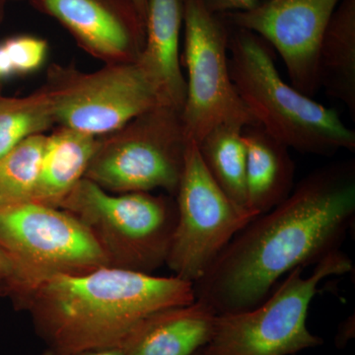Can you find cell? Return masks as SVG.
<instances>
[{
  "label": "cell",
  "mask_w": 355,
  "mask_h": 355,
  "mask_svg": "<svg viewBox=\"0 0 355 355\" xmlns=\"http://www.w3.org/2000/svg\"><path fill=\"white\" fill-rule=\"evenodd\" d=\"M354 218V160L318 168L231 240L193 284L196 299L217 314L256 307L282 277L340 251Z\"/></svg>",
  "instance_id": "1"
},
{
  "label": "cell",
  "mask_w": 355,
  "mask_h": 355,
  "mask_svg": "<svg viewBox=\"0 0 355 355\" xmlns=\"http://www.w3.org/2000/svg\"><path fill=\"white\" fill-rule=\"evenodd\" d=\"M195 300L193 284L175 275L102 266L46 280L13 302L50 349L81 350L121 347L144 318Z\"/></svg>",
  "instance_id": "2"
},
{
  "label": "cell",
  "mask_w": 355,
  "mask_h": 355,
  "mask_svg": "<svg viewBox=\"0 0 355 355\" xmlns=\"http://www.w3.org/2000/svg\"><path fill=\"white\" fill-rule=\"evenodd\" d=\"M268 46L245 30L229 36L231 79L257 123L299 153L331 155L342 149L354 151V130L335 110L284 81Z\"/></svg>",
  "instance_id": "3"
},
{
  "label": "cell",
  "mask_w": 355,
  "mask_h": 355,
  "mask_svg": "<svg viewBox=\"0 0 355 355\" xmlns=\"http://www.w3.org/2000/svg\"><path fill=\"white\" fill-rule=\"evenodd\" d=\"M57 207L87 229L108 266L153 275L166 265L177 220L169 198L147 191L113 195L83 178Z\"/></svg>",
  "instance_id": "4"
},
{
  "label": "cell",
  "mask_w": 355,
  "mask_h": 355,
  "mask_svg": "<svg viewBox=\"0 0 355 355\" xmlns=\"http://www.w3.org/2000/svg\"><path fill=\"white\" fill-rule=\"evenodd\" d=\"M354 263L342 250L314 266L309 277L297 268L265 301L236 313L217 314L207 355H294L323 345L307 327L318 286L327 277L352 272Z\"/></svg>",
  "instance_id": "5"
},
{
  "label": "cell",
  "mask_w": 355,
  "mask_h": 355,
  "mask_svg": "<svg viewBox=\"0 0 355 355\" xmlns=\"http://www.w3.org/2000/svg\"><path fill=\"white\" fill-rule=\"evenodd\" d=\"M0 247L15 272L13 301L58 275L108 266L101 249L76 217L38 202L0 210Z\"/></svg>",
  "instance_id": "6"
},
{
  "label": "cell",
  "mask_w": 355,
  "mask_h": 355,
  "mask_svg": "<svg viewBox=\"0 0 355 355\" xmlns=\"http://www.w3.org/2000/svg\"><path fill=\"white\" fill-rule=\"evenodd\" d=\"M177 220L166 266L195 284L250 221L258 216L219 188L190 140L176 193Z\"/></svg>",
  "instance_id": "7"
},
{
  "label": "cell",
  "mask_w": 355,
  "mask_h": 355,
  "mask_svg": "<svg viewBox=\"0 0 355 355\" xmlns=\"http://www.w3.org/2000/svg\"><path fill=\"white\" fill-rule=\"evenodd\" d=\"M184 65L188 72L182 110L187 137L198 144L224 125H256L238 95L229 69V35L202 0H184Z\"/></svg>",
  "instance_id": "8"
},
{
  "label": "cell",
  "mask_w": 355,
  "mask_h": 355,
  "mask_svg": "<svg viewBox=\"0 0 355 355\" xmlns=\"http://www.w3.org/2000/svg\"><path fill=\"white\" fill-rule=\"evenodd\" d=\"M114 144L97 147L84 178L114 193L163 189L176 195L190 139L182 112L160 106Z\"/></svg>",
  "instance_id": "9"
},
{
  "label": "cell",
  "mask_w": 355,
  "mask_h": 355,
  "mask_svg": "<svg viewBox=\"0 0 355 355\" xmlns=\"http://www.w3.org/2000/svg\"><path fill=\"white\" fill-rule=\"evenodd\" d=\"M343 0H265L247 12L227 14L237 27L279 53L291 85L313 97L320 89L318 55L327 28Z\"/></svg>",
  "instance_id": "10"
},
{
  "label": "cell",
  "mask_w": 355,
  "mask_h": 355,
  "mask_svg": "<svg viewBox=\"0 0 355 355\" xmlns=\"http://www.w3.org/2000/svg\"><path fill=\"white\" fill-rule=\"evenodd\" d=\"M160 106L166 105L157 87L137 62L89 76L53 99L58 121L91 137L119 130Z\"/></svg>",
  "instance_id": "11"
},
{
  "label": "cell",
  "mask_w": 355,
  "mask_h": 355,
  "mask_svg": "<svg viewBox=\"0 0 355 355\" xmlns=\"http://www.w3.org/2000/svg\"><path fill=\"white\" fill-rule=\"evenodd\" d=\"M84 44L97 53L121 57L132 53L146 23L132 0H35Z\"/></svg>",
  "instance_id": "12"
},
{
  "label": "cell",
  "mask_w": 355,
  "mask_h": 355,
  "mask_svg": "<svg viewBox=\"0 0 355 355\" xmlns=\"http://www.w3.org/2000/svg\"><path fill=\"white\" fill-rule=\"evenodd\" d=\"M217 313L196 299L144 318L121 343L123 355H193L214 335Z\"/></svg>",
  "instance_id": "13"
},
{
  "label": "cell",
  "mask_w": 355,
  "mask_h": 355,
  "mask_svg": "<svg viewBox=\"0 0 355 355\" xmlns=\"http://www.w3.org/2000/svg\"><path fill=\"white\" fill-rule=\"evenodd\" d=\"M184 0H147L146 46L137 62L157 87L166 106L183 110L186 79L180 64Z\"/></svg>",
  "instance_id": "14"
},
{
  "label": "cell",
  "mask_w": 355,
  "mask_h": 355,
  "mask_svg": "<svg viewBox=\"0 0 355 355\" xmlns=\"http://www.w3.org/2000/svg\"><path fill=\"white\" fill-rule=\"evenodd\" d=\"M247 149L246 207L266 214L291 195L295 186V163L289 148L260 125L243 128Z\"/></svg>",
  "instance_id": "15"
},
{
  "label": "cell",
  "mask_w": 355,
  "mask_h": 355,
  "mask_svg": "<svg viewBox=\"0 0 355 355\" xmlns=\"http://www.w3.org/2000/svg\"><path fill=\"white\" fill-rule=\"evenodd\" d=\"M318 80L354 119L355 0H343L327 28L318 55Z\"/></svg>",
  "instance_id": "16"
},
{
  "label": "cell",
  "mask_w": 355,
  "mask_h": 355,
  "mask_svg": "<svg viewBox=\"0 0 355 355\" xmlns=\"http://www.w3.org/2000/svg\"><path fill=\"white\" fill-rule=\"evenodd\" d=\"M97 147L94 137L67 128L48 137L32 202L57 207L83 179Z\"/></svg>",
  "instance_id": "17"
},
{
  "label": "cell",
  "mask_w": 355,
  "mask_h": 355,
  "mask_svg": "<svg viewBox=\"0 0 355 355\" xmlns=\"http://www.w3.org/2000/svg\"><path fill=\"white\" fill-rule=\"evenodd\" d=\"M243 128L234 125H220L197 144L203 164L219 188L230 200L247 209V149Z\"/></svg>",
  "instance_id": "18"
},
{
  "label": "cell",
  "mask_w": 355,
  "mask_h": 355,
  "mask_svg": "<svg viewBox=\"0 0 355 355\" xmlns=\"http://www.w3.org/2000/svg\"><path fill=\"white\" fill-rule=\"evenodd\" d=\"M46 139L31 135L0 158V210L32 202Z\"/></svg>",
  "instance_id": "19"
},
{
  "label": "cell",
  "mask_w": 355,
  "mask_h": 355,
  "mask_svg": "<svg viewBox=\"0 0 355 355\" xmlns=\"http://www.w3.org/2000/svg\"><path fill=\"white\" fill-rule=\"evenodd\" d=\"M53 99L0 98V158L53 121Z\"/></svg>",
  "instance_id": "20"
},
{
  "label": "cell",
  "mask_w": 355,
  "mask_h": 355,
  "mask_svg": "<svg viewBox=\"0 0 355 355\" xmlns=\"http://www.w3.org/2000/svg\"><path fill=\"white\" fill-rule=\"evenodd\" d=\"M1 44L13 73L38 69L46 53V42L35 37H14Z\"/></svg>",
  "instance_id": "21"
},
{
  "label": "cell",
  "mask_w": 355,
  "mask_h": 355,
  "mask_svg": "<svg viewBox=\"0 0 355 355\" xmlns=\"http://www.w3.org/2000/svg\"><path fill=\"white\" fill-rule=\"evenodd\" d=\"M265 0H202L205 7L210 12L238 13L253 10L261 6Z\"/></svg>",
  "instance_id": "22"
},
{
  "label": "cell",
  "mask_w": 355,
  "mask_h": 355,
  "mask_svg": "<svg viewBox=\"0 0 355 355\" xmlns=\"http://www.w3.org/2000/svg\"><path fill=\"white\" fill-rule=\"evenodd\" d=\"M15 286V272L12 261L8 254L0 247V295H8L12 293Z\"/></svg>",
  "instance_id": "23"
},
{
  "label": "cell",
  "mask_w": 355,
  "mask_h": 355,
  "mask_svg": "<svg viewBox=\"0 0 355 355\" xmlns=\"http://www.w3.org/2000/svg\"><path fill=\"white\" fill-rule=\"evenodd\" d=\"M42 355H123V352L121 347L81 350H60L48 347Z\"/></svg>",
  "instance_id": "24"
},
{
  "label": "cell",
  "mask_w": 355,
  "mask_h": 355,
  "mask_svg": "<svg viewBox=\"0 0 355 355\" xmlns=\"http://www.w3.org/2000/svg\"><path fill=\"white\" fill-rule=\"evenodd\" d=\"M13 71L9 64L8 58H7L6 50H4L2 44H0V78L10 76Z\"/></svg>",
  "instance_id": "25"
},
{
  "label": "cell",
  "mask_w": 355,
  "mask_h": 355,
  "mask_svg": "<svg viewBox=\"0 0 355 355\" xmlns=\"http://www.w3.org/2000/svg\"><path fill=\"white\" fill-rule=\"evenodd\" d=\"M132 3L135 4L137 10L139 11L140 17H141L144 23H146L147 0H132Z\"/></svg>",
  "instance_id": "26"
},
{
  "label": "cell",
  "mask_w": 355,
  "mask_h": 355,
  "mask_svg": "<svg viewBox=\"0 0 355 355\" xmlns=\"http://www.w3.org/2000/svg\"><path fill=\"white\" fill-rule=\"evenodd\" d=\"M4 2H6V0H0V20H1L2 14H3Z\"/></svg>",
  "instance_id": "27"
},
{
  "label": "cell",
  "mask_w": 355,
  "mask_h": 355,
  "mask_svg": "<svg viewBox=\"0 0 355 355\" xmlns=\"http://www.w3.org/2000/svg\"><path fill=\"white\" fill-rule=\"evenodd\" d=\"M193 355H207L205 354V350L203 349L198 350V352H196L195 354Z\"/></svg>",
  "instance_id": "28"
}]
</instances>
